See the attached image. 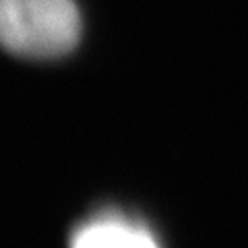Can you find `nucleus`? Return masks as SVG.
Returning <instances> with one entry per match:
<instances>
[{
	"instance_id": "1",
	"label": "nucleus",
	"mask_w": 248,
	"mask_h": 248,
	"mask_svg": "<svg viewBox=\"0 0 248 248\" xmlns=\"http://www.w3.org/2000/svg\"><path fill=\"white\" fill-rule=\"evenodd\" d=\"M0 37L17 56L60 58L81 40V13L75 0H0Z\"/></svg>"
},
{
	"instance_id": "2",
	"label": "nucleus",
	"mask_w": 248,
	"mask_h": 248,
	"mask_svg": "<svg viewBox=\"0 0 248 248\" xmlns=\"http://www.w3.org/2000/svg\"><path fill=\"white\" fill-rule=\"evenodd\" d=\"M71 248H159L147 230L124 217L93 219L73 236Z\"/></svg>"
}]
</instances>
